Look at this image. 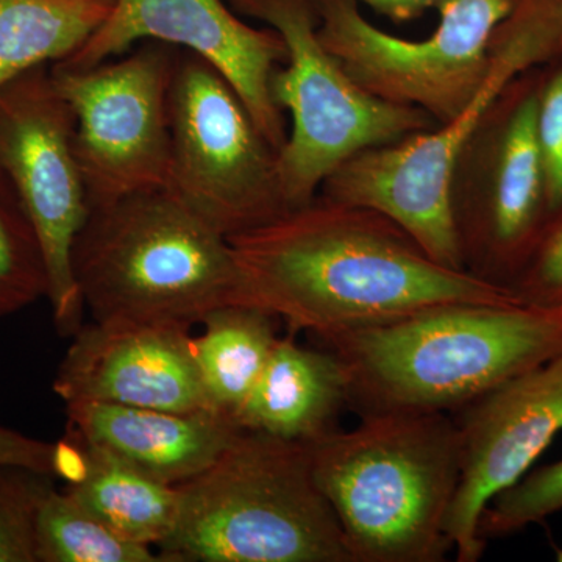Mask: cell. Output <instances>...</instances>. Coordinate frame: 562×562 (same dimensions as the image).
I'll list each match as a JSON object with an SVG mask.
<instances>
[{
  "instance_id": "obj_20",
  "label": "cell",
  "mask_w": 562,
  "mask_h": 562,
  "mask_svg": "<svg viewBox=\"0 0 562 562\" xmlns=\"http://www.w3.org/2000/svg\"><path fill=\"white\" fill-rule=\"evenodd\" d=\"M116 0H0V88L65 61L109 18Z\"/></svg>"
},
{
  "instance_id": "obj_8",
  "label": "cell",
  "mask_w": 562,
  "mask_h": 562,
  "mask_svg": "<svg viewBox=\"0 0 562 562\" xmlns=\"http://www.w3.org/2000/svg\"><path fill=\"white\" fill-rule=\"evenodd\" d=\"M541 74L542 66L528 69L495 99L453 171L464 271L508 290L547 228L538 138Z\"/></svg>"
},
{
  "instance_id": "obj_4",
  "label": "cell",
  "mask_w": 562,
  "mask_h": 562,
  "mask_svg": "<svg viewBox=\"0 0 562 562\" xmlns=\"http://www.w3.org/2000/svg\"><path fill=\"white\" fill-rule=\"evenodd\" d=\"M74 279L94 322L190 328L241 292L231 241L168 188L95 206L72 249Z\"/></svg>"
},
{
  "instance_id": "obj_1",
  "label": "cell",
  "mask_w": 562,
  "mask_h": 562,
  "mask_svg": "<svg viewBox=\"0 0 562 562\" xmlns=\"http://www.w3.org/2000/svg\"><path fill=\"white\" fill-rule=\"evenodd\" d=\"M228 241L238 305L319 342L454 303H522L508 288L439 265L379 211L322 194Z\"/></svg>"
},
{
  "instance_id": "obj_27",
  "label": "cell",
  "mask_w": 562,
  "mask_h": 562,
  "mask_svg": "<svg viewBox=\"0 0 562 562\" xmlns=\"http://www.w3.org/2000/svg\"><path fill=\"white\" fill-rule=\"evenodd\" d=\"M54 453L55 443L33 439L0 425V465H18L55 479Z\"/></svg>"
},
{
  "instance_id": "obj_26",
  "label": "cell",
  "mask_w": 562,
  "mask_h": 562,
  "mask_svg": "<svg viewBox=\"0 0 562 562\" xmlns=\"http://www.w3.org/2000/svg\"><path fill=\"white\" fill-rule=\"evenodd\" d=\"M509 290L527 305L562 306V217L543 232Z\"/></svg>"
},
{
  "instance_id": "obj_19",
  "label": "cell",
  "mask_w": 562,
  "mask_h": 562,
  "mask_svg": "<svg viewBox=\"0 0 562 562\" xmlns=\"http://www.w3.org/2000/svg\"><path fill=\"white\" fill-rule=\"evenodd\" d=\"M277 322L249 305L222 306L202 321L192 350L211 409L236 419L279 341Z\"/></svg>"
},
{
  "instance_id": "obj_15",
  "label": "cell",
  "mask_w": 562,
  "mask_h": 562,
  "mask_svg": "<svg viewBox=\"0 0 562 562\" xmlns=\"http://www.w3.org/2000/svg\"><path fill=\"white\" fill-rule=\"evenodd\" d=\"M72 339L54 380L55 394L65 405L101 402L176 413L211 409L190 328L92 322Z\"/></svg>"
},
{
  "instance_id": "obj_12",
  "label": "cell",
  "mask_w": 562,
  "mask_h": 562,
  "mask_svg": "<svg viewBox=\"0 0 562 562\" xmlns=\"http://www.w3.org/2000/svg\"><path fill=\"white\" fill-rule=\"evenodd\" d=\"M0 171L38 235L55 328L72 338L83 327L85 314L72 249L91 205L77 157L76 117L49 66L0 88Z\"/></svg>"
},
{
  "instance_id": "obj_28",
  "label": "cell",
  "mask_w": 562,
  "mask_h": 562,
  "mask_svg": "<svg viewBox=\"0 0 562 562\" xmlns=\"http://www.w3.org/2000/svg\"><path fill=\"white\" fill-rule=\"evenodd\" d=\"M355 2L366 3L376 13L401 24V22L417 20L425 11L436 9L442 0H355Z\"/></svg>"
},
{
  "instance_id": "obj_24",
  "label": "cell",
  "mask_w": 562,
  "mask_h": 562,
  "mask_svg": "<svg viewBox=\"0 0 562 562\" xmlns=\"http://www.w3.org/2000/svg\"><path fill=\"white\" fill-rule=\"evenodd\" d=\"M54 476L0 465V562H36L35 520Z\"/></svg>"
},
{
  "instance_id": "obj_13",
  "label": "cell",
  "mask_w": 562,
  "mask_h": 562,
  "mask_svg": "<svg viewBox=\"0 0 562 562\" xmlns=\"http://www.w3.org/2000/svg\"><path fill=\"white\" fill-rule=\"evenodd\" d=\"M143 40L181 47L210 63L238 92L273 149L284 146L286 122L271 92L273 72L286 61L279 33L250 27L222 0H116L94 35L60 63L91 68Z\"/></svg>"
},
{
  "instance_id": "obj_18",
  "label": "cell",
  "mask_w": 562,
  "mask_h": 562,
  "mask_svg": "<svg viewBox=\"0 0 562 562\" xmlns=\"http://www.w3.org/2000/svg\"><path fill=\"white\" fill-rule=\"evenodd\" d=\"M76 436L83 449V469L65 491L125 541L160 552L179 519L177 486L162 483Z\"/></svg>"
},
{
  "instance_id": "obj_21",
  "label": "cell",
  "mask_w": 562,
  "mask_h": 562,
  "mask_svg": "<svg viewBox=\"0 0 562 562\" xmlns=\"http://www.w3.org/2000/svg\"><path fill=\"white\" fill-rule=\"evenodd\" d=\"M35 557L36 562H169L151 547L122 539L55 484L36 513Z\"/></svg>"
},
{
  "instance_id": "obj_3",
  "label": "cell",
  "mask_w": 562,
  "mask_h": 562,
  "mask_svg": "<svg viewBox=\"0 0 562 562\" xmlns=\"http://www.w3.org/2000/svg\"><path fill=\"white\" fill-rule=\"evenodd\" d=\"M306 443L351 562H442L452 552L446 524L461 446L449 413L362 414L351 430Z\"/></svg>"
},
{
  "instance_id": "obj_9",
  "label": "cell",
  "mask_w": 562,
  "mask_h": 562,
  "mask_svg": "<svg viewBox=\"0 0 562 562\" xmlns=\"http://www.w3.org/2000/svg\"><path fill=\"white\" fill-rule=\"evenodd\" d=\"M168 190L222 235H241L290 211L279 151L227 79L180 50L169 94Z\"/></svg>"
},
{
  "instance_id": "obj_25",
  "label": "cell",
  "mask_w": 562,
  "mask_h": 562,
  "mask_svg": "<svg viewBox=\"0 0 562 562\" xmlns=\"http://www.w3.org/2000/svg\"><path fill=\"white\" fill-rule=\"evenodd\" d=\"M538 138L546 176L549 227L562 217V52L542 65L538 98Z\"/></svg>"
},
{
  "instance_id": "obj_17",
  "label": "cell",
  "mask_w": 562,
  "mask_h": 562,
  "mask_svg": "<svg viewBox=\"0 0 562 562\" xmlns=\"http://www.w3.org/2000/svg\"><path fill=\"white\" fill-rule=\"evenodd\" d=\"M346 406L349 380L341 360L330 350L299 346L288 333L273 346L236 420L244 430L310 442L336 428Z\"/></svg>"
},
{
  "instance_id": "obj_5",
  "label": "cell",
  "mask_w": 562,
  "mask_h": 562,
  "mask_svg": "<svg viewBox=\"0 0 562 562\" xmlns=\"http://www.w3.org/2000/svg\"><path fill=\"white\" fill-rule=\"evenodd\" d=\"M177 490L179 519L160 549L169 562H351L306 442L243 430Z\"/></svg>"
},
{
  "instance_id": "obj_22",
  "label": "cell",
  "mask_w": 562,
  "mask_h": 562,
  "mask_svg": "<svg viewBox=\"0 0 562 562\" xmlns=\"http://www.w3.org/2000/svg\"><path fill=\"white\" fill-rule=\"evenodd\" d=\"M46 262L38 235L0 171V317L47 297Z\"/></svg>"
},
{
  "instance_id": "obj_29",
  "label": "cell",
  "mask_w": 562,
  "mask_h": 562,
  "mask_svg": "<svg viewBox=\"0 0 562 562\" xmlns=\"http://www.w3.org/2000/svg\"><path fill=\"white\" fill-rule=\"evenodd\" d=\"M557 561L562 562V549L558 550L557 552Z\"/></svg>"
},
{
  "instance_id": "obj_11",
  "label": "cell",
  "mask_w": 562,
  "mask_h": 562,
  "mask_svg": "<svg viewBox=\"0 0 562 562\" xmlns=\"http://www.w3.org/2000/svg\"><path fill=\"white\" fill-rule=\"evenodd\" d=\"M179 47L149 41L91 68L50 65L76 117V149L91 210L135 192L168 188L169 94Z\"/></svg>"
},
{
  "instance_id": "obj_7",
  "label": "cell",
  "mask_w": 562,
  "mask_h": 562,
  "mask_svg": "<svg viewBox=\"0 0 562 562\" xmlns=\"http://www.w3.org/2000/svg\"><path fill=\"white\" fill-rule=\"evenodd\" d=\"M232 5L265 22L286 46L271 92L277 106L291 114V132L279 151L288 209L312 202L355 155L438 127L424 110L382 101L351 79L322 44L313 0H232Z\"/></svg>"
},
{
  "instance_id": "obj_14",
  "label": "cell",
  "mask_w": 562,
  "mask_h": 562,
  "mask_svg": "<svg viewBox=\"0 0 562 562\" xmlns=\"http://www.w3.org/2000/svg\"><path fill=\"white\" fill-rule=\"evenodd\" d=\"M461 473L446 532L458 562L487 543L479 520L487 503L519 482L562 431V355L514 376L454 412Z\"/></svg>"
},
{
  "instance_id": "obj_6",
  "label": "cell",
  "mask_w": 562,
  "mask_h": 562,
  "mask_svg": "<svg viewBox=\"0 0 562 562\" xmlns=\"http://www.w3.org/2000/svg\"><path fill=\"white\" fill-rule=\"evenodd\" d=\"M561 52L562 0H516L491 41L479 91L454 120L355 155L324 181L319 194L379 211L432 260L464 271L452 211L458 158L505 88Z\"/></svg>"
},
{
  "instance_id": "obj_23",
  "label": "cell",
  "mask_w": 562,
  "mask_h": 562,
  "mask_svg": "<svg viewBox=\"0 0 562 562\" xmlns=\"http://www.w3.org/2000/svg\"><path fill=\"white\" fill-rule=\"evenodd\" d=\"M562 509V460L530 471L512 487L495 495L479 520L484 542L506 538L542 522Z\"/></svg>"
},
{
  "instance_id": "obj_2",
  "label": "cell",
  "mask_w": 562,
  "mask_h": 562,
  "mask_svg": "<svg viewBox=\"0 0 562 562\" xmlns=\"http://www.w3.org/2000/svg\"><path fill=\"white\" fill-rule=\"evenodd\" d=\"M321 344L346 368L360 416L458 412L562 355V306L454 303Z\"/></svg>"
},
{
  "instance_id": "obj_10",
  "label": "cell",
  "mask_w": 562,
  "mask_h": 562,
  "mask_svg": "<svg viewBox=\"0 0 562 562\" xmlns=\"http://www.w3.org/2000/svg\"><path fill=\"white\" fill-rule=\"evenodd\" d=\"M319 38L351 79L375 98L414 106L438 125L461 113L490 68L491 41L516 0H442L425 40L380 31L355 0H313Z\"/></svg>"
},
{
  "instance_id": "obj_16",
  "label": "cell",
  "mask_w": 562,
  "mask_h": 562,
  "mask_svg": "<svg viewBox=\"0 0 562 562\" xmlns=\"http://www.w3.org/2000/svg\"><path fill=\"white\" fill-rule=\"evenodd\" d=\"M68 430L166 484L205 472L244 430L227 414L162 412L101 402L66 403Z\"/></svg>"
}]
</instances>
